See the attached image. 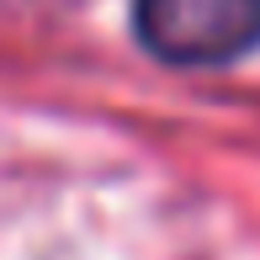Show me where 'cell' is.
I'll use <instances>...</instances> for the list:
<instances>
[{
    "instance_id": "6da1fadb",
    "label": "cell",
    "mask_w": 260,
    "mask_h": 260,
    "mask_svg": "<svg viewBox=\"0 0 260 260\" xmlns=\"http://www.w3.org/2000/svg\"><path fill=\"white\" fill-rule=\"evenodd\" d=\"M138 48L175 69H223L260 48V0H133Z\"/></svg>"
}]
</instances>
